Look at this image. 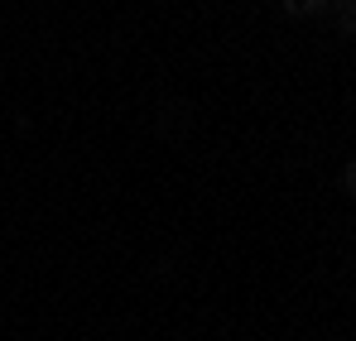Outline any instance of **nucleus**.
<instances>
[]
</instances>
